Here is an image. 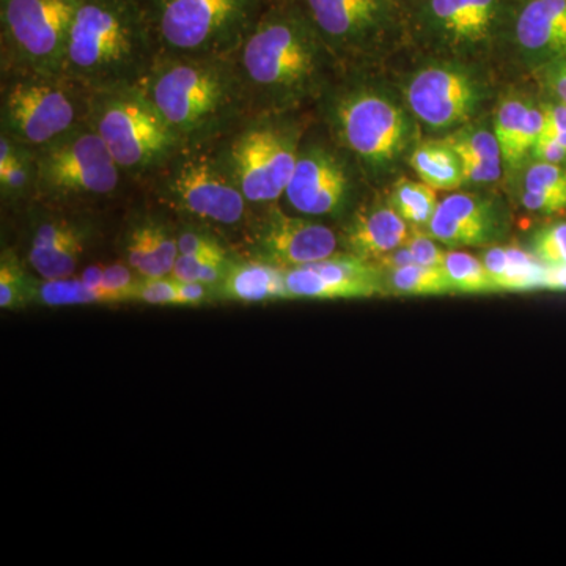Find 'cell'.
<instances>
[{
  "label": "cell",
  "instance_id": "cell-41",
  "mask_svg": "<svg viewBox=\"0 0 566 566\" xmlns=\"http://www.w3.org/2000/svg\"><path fill=\"white\" fill-rule=\"evenodd\" d=\"M531 155L539 163L560 164L566 159V148L553 137L539 134L532 147Z\"/></svg>",
  "mask_w": 566,
  "mask_h": 566
},
{
  "label": "cell",
  "instance_id": "cell-37",
  "mask_svg": "<svg viewBox=\"0 0 566 566\" xmlns=\"http://www.w3.org/2000/svg\"><path fill=\"white\" fill-rule=\"evenodd\" d=\"M524 191L546 193L566 200V170L558 164L536 161L527 170Z\"/></svg>",
  "mask_w": 566,
  "mask_h": 566
},
{
  "label": "cell",
  "instance_id": "cell-24",
  "mask_svg": "<svg viewBox=\"0 0 566 566\" xmlns=\"http://www.w3.org/2000/svg\"><path fill=\"white\" fill-rule=\"evenodd\" d=\"M446 144L455 150L463 164L464 181L486 185L501 178L502 153L494 132L488 128H465L450 134Z\"/></svg>",
  "mask_w": 566,
  "mask_h": 566
},
{
  "label": "cell",
  "instance_id": "cell-19",
  "mask_svg": "<svg viewBox=\"0 0 566 566\" xmlns=\"http://www.w3.org/2000/svg\"><path fill=\"white\" fill-rule=\"evenodd\" d=\"M512 31L528 61H556L566 54V0H520Z\"/></svg>",
  "mask_w": 566,
  "mask_h": 566
},
{
  "label": "cell",
  "instance_id": "cell-31",
  "mask_svg": "<svg viewBox=\"0 0 566 566\" xmlns=\"http://www.w3.org/2000/svg\"><path fill=\"white\" fill-rule=\"evenodd\" d=\"M390 203L406 222L415 227H428L439 205L436 189L424 185L423 181L398 182Z\"/></svg>",
  "mask_w": 566,
  "mask_h": 566
},
{
  "label": "cell",
  "instance_id": "cell-42",
  "mask_svg": "<svg viewBox=\"0 0 566 566\" xmlns=\"http://www.w3.org/2000/svg\"><path fill=\"white\" fill-rule=\"evenodd\" d=\"M543 129L542 136H556L558 133H566V104H543L542 106Z\"/></svg>",
  "mask_w": 566,
  "mask_h": 566
},
{
  "label": "cell",
  "instance_id": "cell-25",
  "mask_svg": "<svg viewBox=\"0 0 566 566\" xmlns=\"http://www.w3.org/2000/svg\"><path fill=\"white\" fill-rule=\"evenodd\" d=\"M0 193L3 202L18 203L36 196L35 148L0 133Z\"/></svg>",
  "mask_w": 566,
  "mask_h": 566
},
{
  "label": "cell",
  "instance_id": "cell-44",
  "mask_svg": "<svg viewBox=\"0 0 566 566\" xmlns=\"http://www.w3.org/2000/svg\"><path fill=\"white\" fill-rule=\"evenodd\" d=\"M547 82L560 103L566 104V54L547 63Z\"/></svg>",
  "mask_w": 566,
  "mask_h": 566
},
{
  "label": "cell",
  "instance_id": "cell-18",
  "mask_svg": "<svg viewBox=\"0 0 566 566\" xmlns=\"http://www.w3.org/2000/svg\"><path fill=\"white\" fill-rule=\"evenodd\" d=\"M499 222L497 207L491 200L472 193H452L439 202L428 223V233L450 248L485 245L497 237Z\"/></svg>",
  "mask_w": 566,
  "mask_h": 566
},
{
  "label": "cell",
  "instance_id": "cell-39",
  "mask_svg": "<svg viewBox=\"0 0 566 566\" xmlns=\"http://www.w3.org/2000/svg\"><path fill=\"white\" fill-rule=\"evenodd\" d=\"M434 241L430 233L411 234L406 245L415 256V263L422 264V266H442L447 252L442 251Z\"/></svg>",
  "mask_w": 566,
  "mask_h": 566
},
{
  "label": "cell",
  "instance_id": "cell-11",
  "mask_svg": "<svg viewBox=\"0 0 566 566\" xmlns=\"http://www.w3.org/2000/svg\"><path fill=\"white\" fill-rule=\"evenodd\" d=\"M35 156L40 199L51 202L95 199L111 196L120 185L122 170L87 122L35 148Z\"/></svg>",
  "mask_w": 566,
  "mask_h": 566
},
{
  "label": "cell",
  "instance_id": "cell-32",
  "mask_svg": "<svg viewBox=\"0 0 566 566\" xmlns=\"http://www.w3.org/2000/svg\"><path fill=\"white\" fill-rule=\"evenodd\" d=\"M531 104L523 99H506L494 120V134L501 147L502 163L509 172L516 169V145L520 140L521 132H523L524 123H526L527 112Z\"/></svg>",
  "mask_w": 566,
  "mask_h": 566
},
{
  "label": "cell",
  "instance_id": "cell-16",
  "mask_svg": "<svg viewBox=\"0 0 566 566\" xmlns=\"http://www.w3.org/2000/svg\"><path fill=\"white\" fill-rule=\"evenodd\" d=\"M337 234L323 223L292 218L268 205L252 226V255L283 271L327 259L337 252Z\"/></svg>",
  "mask_w": 566,
  "mask_h": 566
},
{
  "label": "cell",
  "instance_id": "cell-30",
  "mask_svg": "<svg viewBox=\"0 0 566 566\" xmlns=\"http://www.w3.org/2000/svg\"><path fill=\"white\" fill-rule=\"evenodd\" d=\"M442 270L452 285L453 293L486 294L495 293L493 279L485 264L471 253L447 252Z\"/></svg>",
  "mask_w": 566,
  "mask_h": 566
},
{
  "label": "cell",
  "instance_id": "cell-1",
  "mask_svg": "<svg viewBox=\"0 0 566 566\" xmlns=\"http://www.w3.org/2000/svg\"><path fill=\"white\" fill-rule=\"evenodd\" d=\"M234 59L253 112H292L323 98L335 61L297 3L264 10Z\"/></svg>",
  "mask_w": 566,
  "mask_h": 566
},
{
  "label": "cell",
  "instance_id": "cell-29",
  "mask_svg": "<svg viewBox=\"0 0 566 566\" xmlns=\"http://www.w3.org/2000/svg\"><path fill=\"white\" fill-rule=\"evenodd\" d=\"M389 286L398 296H441L453 293L442 266L412 263L390 273Z\"/></svg>",
  "mask_w": 566,
  "mask_h": 566
},
{
  "label": "cell",
  "instance_id": "cell-14",
  "mask_svg": "<svg viewBox=\"0 0 566 566\" xmlns=\"http://www.w3.org/2000/svg\"><path fill=\"white\" fill-rule=\"evenodd\" d=\"M486 88L471 70L434 63L417 71L406 87L412 114L434 132L457 128L482 106Z\"/></svg>",
  "mask_w": 566,
  "mask_h": 566
},
{
  "label": "cell",
  "instance_id": "cell-21",
  "mask_svg": "<svg viewBox=\"0 0 566 566\" xmlns=\"http://www.w3.org/2000/svg\"><path fill=\"white\" fill-rule=\"evenodd\" d=\"M126 263L142 277H166L172 274L177 262V230L156 216L134 219L123 238Z\"/></svg>",
  "mask_w": 566,
  "mask_h": 566
},
{
  "label": "cell",
  "instance_id": "cell-9",
  "mask_svg": "<svg viewBox=\"0 0 566 566\" xmlns=\"http://www.w3.org/2000/svg\"><path fill=\"white\" fill-rule=\"evenodd\" d=\"M2 133L44 147L85 122L88 93L62 76L3 71Z\"/></svg>",
  "mask_w": 566,
  "mask_h": 566
},
{
  "label": "cell",
  "instance_id": "cell-10",
  "mask_svg": "<svg viewBox=\"0 0 566 566\" xmlns=\"http://www.w3.org/2000/svg\"><path fill=\"white\" fill-rule=\"evenodd\" d=\"M82 0H0L2 69L62 76Z\"/></svg>",
  "mask_w": 566,
  "mask_h": 566
},
{
  "label": "cell",
  "instance_id": "cell-34",
  "mask_svg": "<svg viewBox=\"0 0 566 566\" xmlns=\"http://www.w3.org/2000/svg\"><path fill=\"white\" fill-rule=\"evenodd\" d=\"M142 275L136 273L128 263H114L104 266L102 292L104 303L122 304L134 303Z\"/></svg>",
  "mask_w": 566,
  "mask_h": 566
},
{
  "label": "cell",
  "instance_id": "cell-8",
  "mask_svg": "<svg viewBox=\"0 0 566 566\" xmlns=\"http://www.w3.org/2000/svg\"><path fill=\"white\" fill-rule=\"evenodd\" d=\"M156 175V193L175 211L202 226L248 222L251 203L219 163L212 147H182Z\"/></svg>",
  "mask_w": 566,
  "mask_h": 566
},
{
  "label": "cell",
  "instance_id": "cell-27",
  "mask_svg": "<svg viewBox=\"0 0 566 566\" xmlns=\"http://www.w3.org/2000/svg\"><path fill=\"white\" fill-rule=\"evenodd\" d=\"M33 304L44 307H73V305L106 304L102 292L91 289L81 275L35 281Z\"/></svg>",
  "mask_w": 566,
  "mask_h": 566
},
{
  "label": "cell",
  "instance_id": "cell-7",
  "mask_svg": "<svg viewBox=\"0 0 566 566\" xmlns=\"http://www.w3.org/2000/svg\"><path fill=\"white\" fill-rule=\"evenodd\" d=\"M323 96L331 128L363 166L378 172L401 158L411 142V122L392 98L357 85L329 87Z\"/></svg>",
  "mask_w": 566,
  "mask_h": 566
},
{
  "label": "cell",
  "instance_id": "cell-15",
  "mask_svg": "<svg viewBox=\"0 0 566 566\" xmlns=\"http://www.w3.org/2000/svg\"><path fill=\"white\" fill-rule=\"evenodd\" d=\"M354 191L349 164L340 151L303 142L285 196L305 216H340Z\"/></svg>",
  "mask_w": 566,
  "mask_h": 566
},
{
  "label": "cell",
  "instance_id": "cell-12",
  "mask_svg": "<svg viewBox=\"0 0 566 566\" xmlns=\"http://www.w3.org/2000/svg\"><path fill=\"white\" fill-rule=\"evenodd\" d=\"M335 59L385 44L405 24L401 0H300L296 2Z\"/></svg>",
  "mask_w": 566,
  "mask_h": 566
},
{
  "label": "cell",
  "instance_id": "cell-45",
  "mask_svg": "<svg viewBox=\"0 0 566 566\" xmlns=\"http://www.w3.org/2000/svg\"><path fill=\"white\" fill-rule=\"evenodd\" d=\"M376 266L381 271H397L400 268L409 266V264L415 263V256H412L411 251H409L408 245H401V248L395 249V251L386 253L381 259L376 260L374 262Z\"/></svg>",
  "mask_w": 566,
  "mask_h": 566
},
{
  "label": "cell",
  "instance_id": "cell-26",
  "mask_svg": "<svg viewBox=\"0 0 566 566\" xmlns=\"http://www.w3.org/2000/svg\"><path fill=\"white\" fill-rule=\"evenodd\" d=\"M411 166L424 185L436 191H455L464 185L463 164L446 142L419 145L411 155Z\"/></svg>",
  "mask_w": 566,
  "mask_h": 566
},
{
  "label": "cell",
  "instance_id": "cell-40",
  "mask_svg": "<svg viewBox=\"0 0 566 566\" xmlns=\"http://www.w3.org/2000/svg\"><path fill=\"white\" fill-rule=\"evenodd\" d=\"M178 293H180V307H199L210 303L216 296L212 286L197 282H178Z\"/></svg>",
  "mask_w": 566,
  "mask_h": 566
},
{
  "label": "cell",
  "instance_id": "cell-13",
  "mask_svg": "<svg viewBox=\"0 0 566 566\" xmlns=\"http://www.w3.org/2000/svg\"><path fill=\"white\" fill-rule=\"evenodd\" d=\"M520 0H406V13L442 48L486 50L513 28Z\"/></svg>",
  "mask_w": 566,
  "mask_h": 566
},
{
  "label": "cell",
  "instance_id": "cell-2",
  "mask_svg": "<svg viewBox=\"0 0 566 566\" xmlns=\"http://www.w3.org/2000/svg\"><path fill=\"white\" fill-rule=\"evenodd\" d=\"M140 87L185 147H210L253 114L234 55L159 54Z\"/></svg>",
  "mask_w": 566,
  "mask_h": 566
},
{
  "label": "cell",
  "instance_id": "cell-36",
  "mask_svg": "<svg viewBox=\"0 0 566 566\" xmlns=\"http://www.w3.org/2000/svg\"><path fill=\"white\" fill-rule=\"evenodd\" d=\"M180 255H229L219 238L202 223H185L177 229Z\"/></svg>",
  "mask_w": 566,
  "mask_h": 566
},
{
  "label": "cell",
  "instance_id": "cell-46",
  "mask_svg": "<svg viewBox=\"0 0 566 566\" xmlns=\"http://www.w3.org/2000/svg\"><path fill=\"white\" fill-rule=\"evenodd\" d=\"M103 275V264H92V266L85 268L84 273L81 274V279L87 283L91 289L98 290L99 292V289H102Z\"/></svg>",
  "mask_w": 566,
  "mask_h": 566
},
{
  "label": "cell",
  "instance_id": "cell-38",
  "mask_svg": "<svg viewBox=\"0 0 566 566\" xmlns=\"http://www.w3.org/2000/svg\"><path fill=\"white\" fill-rule=\"evenodd\" d=\"M134 303L148 305H175L180 307L178 281L172 275L166 277L142 279Z\"/></svg>",
  "mask_w": 566,
  "mask_h": 566
},
{
  "label": "cell",
  "instance_id": "cell-20",
  "mask_svg": "<svg viewBox=\"0 0 566 566\" xmlns=\"http://www.w3.org/2000/svg\"><path fill=\"white\" fill-rule=\"evenodd\" d=\"M87 230L65 218H46L33 232L29 263L40 279L74 275L87 245Z\"/></svg>",
  "mask_w": 566,
  "mask_h": 566
},
{
  "label": "cell",
  "instance_id": "cell-5",
  "mask_svg": "<svg viewBox=\"0 0 566 566\" xmlns=\"http://www.w3.org/2000/svg\"><path fill=\"white\" fill-rule=\"evenodd\" d=\"M159 54L232 57L264 13L263 0H139Z\"/></svg>",
  "mask_w": 566,
  "mask_h": 566
},
{
  "label": "cell",
  "instance_id": "cell-6",
  "mask_svg": "<svg viewBox=\"0 0 566 566\" xmlns=\"http://www.w3.org/2000/svg\"><path fill=\"white\" fill-rule=\"evenodd\" d=\"M85 122L102 137L122 174L158 172L185 147L140 84L88 93Z\"/></svg>",
  "mask_w": 566,
  "mask_h": 566
},
{
  "label": "cell",
  "instance_id": "cell-43",
  "mask_svg": "<svg viewBox=\"0 0 566 566\" xmlns=\"http://www.w3.org/2000/svg\"><path fill=\"white\" fill-rule=\"evenodd\" d=\"M523 205L527 210L546 212V214H553V212L566 210L565 199H560V197L546 196V193L524 191Z\"/></svg>",
  "mask_w": 566,
  "mask_h": 566
},
{
  "label": "cell",
  "instance_id": "cell-35",
  "mask_svg": "<svg viewBox=\"0 0 566 566\" xmlns=\"http://www.w3.org/2000/svg\"><path fill=\"white\" fill-rule=\"evenodd\" d=\"M531 253L546 268H566V222L538 230L532 238Z\"/></svg>",
  "mask_w": 566,
  "mask_h": 566
},
{
  "label": "cell",
  "instance_id": "cell-17",
  "mask_svg": "<svg viewBox=\"0 0 566 566\" xmlns=\"http://www.w3.org/2000/svg\"><path fill=\"white\" fill-rule=\"evenodd\" d=\"M290 297L297 300H356L382 293L381 270L353 253H337L285 271Z\"/></svg>",
  "mask_w": 566,
  "mask_h": 566
},
{
  "label": "cell",
  "instance_id": "cell-33",
  "mask_svg": "<svg viewBox=\"0 0 566 566\" xmlns=\"http://www.w3.org/2000/svg\"><path fill=\"white\" fill-rule=\"evenodd\" d=\"M230 262L229 255H178L170 275L178 282L205 283L216 290L226 277Z\"/></svg>",
  "mask_w": 566,
  "mask_h": 566
},
{
  "label": "cell",
  "instance_id": "cell-22",
  "mask_svg": "<svg viewBox=\"0 0 566 566\" xmlns=\"http://www.w3.org/2000/svg\"><path fill=\"white\" fill-rule=\"evenodd\" d=\"M408 222L392 207L357 211L344 232V243L353 255L376 262L386 253L408 243Z\"/></svg>",
  "mask_w": 566,
  "mask_h": 566
},
{
  "label": "cell",
  "instance_id": "cell-23",
  "mask_svg": "<svg viewBox=\"0 0 566 566\" xmlns=\"http://www.w3.org/2000/svg\"><path fill=\"white\" fill-rule=\"evenodd\" d=\"M216 296L233 303L256 304L289 300L285 271L273 264L248 260L230 262L226 277L216 286Z\"/></svg>",
  "mask_w": 566,
  "mask_h": 566
},
{
  "label": "cell",
  "instance_id": "cell-28",
  "mask_svg": "<svg viewBox=\"0 0 566 566\" xmlns=\"http://www.w3.org/2000/svg\"><path fill=\"white\" fill-rule=\"evenodd\" d=\"M35 281L25 271L13 249H3L0 255V307L22 311L33 304Z\"/></svg>",
  "mask_w": 566,
  "mask_h": 566
},
{
  "label": "cell",
  "instance_id": "cell-4",
  "mask_svg": "<svg viewBox=\"0 0 566 566\" xmlns=\"http://www.w3.org/2000/svg\"><path fill=\"white\" fill-rule=\"evenodd\" d=\"M290 112H253L211 145L251 205H273L285 193L303 144V126Z\"/></svg>",
  "mask_w": 566,
  "mask_h": 566
},
{
  "label": "cell",
  "instance_id": "cell-47",
  "mask_svg": "<svg viewBox=\"0 0 566 566\" xmlns=\"http://www.w3.org/2000/svg\"><path fill=\"white\" fill-rule=\"evenodd\" d=\"M401 2H403V6H405L406 0H401Z\"/></svg>",
  "mask_w": 566,
  "mask_h": 566
},
{
  "label": "cell",
  "instance_id": "cell-3",
  "mask_svg": "<svg viewBox=\"0 0 566 566\" xmlns=\"http://www.w3.org/2000/svg\"><path fill=\"white\" fill-rule=\"evenodd\" d=\"M159 55L139 0H82L62 77L87 93L136 85Z\"/></svg>",
  "mask_w": 566,
  "mask_h": 566
}]
</instances>
